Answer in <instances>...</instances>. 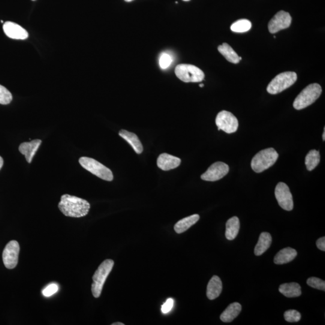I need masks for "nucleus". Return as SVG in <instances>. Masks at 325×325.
I'll return each mask as SVG.
<instances>
[{
  "instance_id": "1",
  "label": "nucleus",
  "mask_w": 325,
  "mask_h": 325,
  "mask_svg": "<svg viewBox=\"0 0 325 325\" xmlns=\"http://www.w3.org/2000/svg\"><path fill=\"white\" fill-rule=\"evenodd\" d=\"M58 207L66 216L81 218L88 214L90 205L83 199L66 194L62 196Z\"/></svg>"
},
{
  "instance_id": "2",
  "label": "nucleus",
  "mask_w": 325,
  "mask_h": 325,
  "mask_svg": "<svg viewBox=\"0 0 325 325\" xmlns=\"http://www.w3.org/2000/svg\"><path fill=\"white\" fill-rule=\"evenodd\" d=\"M279 156L278 152L272 147L258 152L251 161V168L255 173H261L275 164Z\"/></svg>"
},
{
  "instance_id": "3",
  "label": "nucleus",
  "mask_w": 325,
  "mask_h": 325,
  "mask_svg": "<svg viewBox=\"0 0 325 325\" xmlns=\"http://www.w3.org/2000/svg\"><path fill=\"white\" fill-rule=\"evenodd\" d=\"M321 92V87L318 84H309L303 89L295 99L293 102L294 108L299 110L308 107L317 100Z\"/></svg>"
},
{
  "instance_id": "4",
  "label": "nucleus",
  "mask_w": 325,
  "mask_h": 325,
  "mask_svg": "<svg viewBox=\"0 0 325 325\" xmlns=\"http://www.w3.org/2000/svg\"><path fill=\"white\" fill-rule=\"evenodd\" d=\"M114 261L112 260H105L99 265L92 277V292L93 297L98 298L101 296L102 288L106 279L112 270Z\"/></svg>"
},
{
  "instance_id": "5",
  "label": "nucleus",
  "mask_w": 325,
  "mask_h": 325,
  "mask_svg": "<svg viewBox=\"0 0 325 325\" xmlns=\"http://www.w3.org/2000/svg\"><path fill=\"white\" fill-rule=\"evenodd\" d=\"M297 78V74L294 72H282L277 75L270 81L267 87V91L272 95L281 93L293 85L296 82Z\"/></svg>"
},
{
  "instance_id": "6",
  "label": "nucleus",
  "mask_w": 325,
  "mask_h": 325,
  "mask_svg": "<svg viewBox=\"0 0 325 325\" xmlns=\"http://www.w3.org/2000/svg\"><path fill=\"white\" fill-rule=\"evenodd\" d=\"M79 162L81 167L86 170L96 177L100 178L101 179L108 182H111L113 180L112 172L110 169L105 167L96 159L83 156L79 159Z\"/></svg>"
},
{
  "instance_id": "7",
  "label": "nucleus",
  "mask_w": 325,
  "mask_h": 325,
  "mask_svg": "<svg viewBox=\"0 0 325 325\" xmlns=\"http://www.w3.org/2000/svg\"><path fill=\"white\" fill-rule=\"evenodd\" d=\"M176 76L185 83H198L204 80V72L194 65L180 64L175 69Z\"/></svg>"
},
{
  "instance_id": "8",
  "label": "nucleus",
  "mask_w": 325,
  "mask_h": 325,
  "mask_svg": "<svg viewBox=\"0 0 325 325\" xmlns=\"http://www.w3.org/2000/svg\"><path fill=\"white\" fill-rule=\"evenodd\" d=\"M216 124L219 131L222 130L228 134H231L237 131L239 122L233 113L223 110L217 115Z\"/></svg>"
},
{
  "instance_id": "9",
  "label": "nucleus",
  "mask_w": 325,
  "mask_h": 325,
  "mask_svg": "<svg viewBox=\"0 0 325 325\" xmlns=\"http://www.w3.org/2000/svg\"><path fill=\"white\" fill-rule=\"evenodd\" d=\"M20 245L17 241L12 240L6 245L3 253V260L7 269H14L18 262Z\"/></svg>"
},
{
  "instance_id": "10",
  "label": "nucleus",
  "mask_w": 325,
  "mask_h": 325,
  "mask_svg": "<svg viewBox=\"0 0 325 325\" xmlns=\"http://www.w3.org/2000/svg\"><path fill=\"white\" fill-rule=\"evenodd\" d=\"M275 197L279 206L286 211L293 209V197L290 189L286 184L280 182L277 185L275 191Z\"/></svg>"
},
{
  "instance_id": "11",
  "label": "nucleus",
  "mask_w": 325,
  "mask_h": 325,
  "mask_svg": "<svg viewBox=\"0 0 325 325\" xmlns=\"http://www.w3.org/2000/svg\"><path fill=\"white\" fill-rule=\"evenodd\" d=\"M230 170L228 165L225 162L218 161L211 165L206 173L202 175V180L207 182H216L224 178Z\"/></svg>"
},
{
  "instance_id": "12",
  "label": "nucleus",
  "mask_w": 325,
  "mask_h": 325,
  "mask_svg": "<svg viewBox=\"0 0 325 325\" xmlns=\"http://www.w3.org/2000/svg\"><path fill=\"white\" fill-rule=\"evenodd\" d=\"M291 23L290 15L285 11H279L274 16L268 24L270 33H276L282 30L288 28Z\"/></svg>"
},
{
  "instance_id": "13",
  "label": "nucleus",
  "mask_w": 325,
  "mask_h": 325,
  "mask_svg": "<svg viewBox=\"0 0 325 325\" xmlns=\"http://www.w3.org/2000/svg\"><path fill=\"white\" fill-rule=\"evenodd\" d=\"M3 30L8 37L18 40H24L29 37L28 32L16 23L8 21L3 25Z\"/></svg>"
},
{
  "instance_id": "14",
  "label": "nucleus",
  "mask_w": 325,
  "mask_h": 325,
  "mask_svg": "<svg viewBox=\"0 0 325 325\" xmlns=\"http://www.w3.org/2000/svg\"><path fill=\"white\" fill-rule=\"evenodd\" d=\"M181 159L177 156L162 153L159 155L156 164L162 171H170L179 167L181 164Z\"/></svg>"
},
{
  "instance_id": "15",
  "label": "nucleus",
  "mask_w": 325,
  "mask_h": 325,
  "mask_svg": "<svg viewBox=\"0 0 325 325\" xmlns=\"http://www.w3.org/2000/svg\"><path fill=\"white\" fill-rule=\"evenodd\" d=\"M41 143V140L35 139L30 141V142H24L20 144L19 146L20 152L25 155L26 160L29 164L32 161L33 156L37 152Z\"/></svg>"
},
{
  "instance_id": "16",
  "label": "nucleus",
  "mask_w": 325,
  "mask_h": 325,
  "mask_svg": "<svg viewBox=\"0 0 325 325\" xmlns=\"http://www.w3.org/2000/svg\"><path fill=\"white\" fill-rule=\"evenodd\" d=\"M222 282L219 277L213 276L210 280L207 288V296L210 300L216 299L221 294Z\"/></svg>"
},
{
  "instance_id": "17",
  "label": "nucleus",
  "mask_w": 325,
  "mask_h": 325,
  "mask_svg": "<svg viewBox=\"0 0 325 325\" xmlns=\"http://www.w3.org/2000/svg\"><path fill=\"white\" fill-rule=\"evenodd\" d=\"M119 135L130 144L134 151L138 154H140L143 152L142 144H141L139 138H138L136 134L133 133V132L125 130V129H121L119 132Z\"/></svg>"
},
{
  "instance_id": "18",
  "label": "nucleus",
  "mask_w": 325,
  "mask_h": 325,
  "mask_svg": "<svg viewBox=\"0 0 325 325\" xmlns=\"http://www.w3.org/2000/svg\"><path fill=\"white\" fill-rule=\"evenodd\" d=\"M297 255L296 250L288 247L279 251L274 258L276 264H284L293 261Z\"/></svg>"
},
{
  "instance_id": "19",
  "label": "nucleus",
  "mask_w": 325,
  "mask_h": 325,
  "mask_svg": "<svg viewBox=\"0 0 325 325\" xmlns=\"http://www.w3.org/2000/svg\"><path fill=\"white\" fill-rule=\"evenodd\" d=\"M241 311H242V305L239 303H231L222 313L220 318L225 323H230L239 315Z\"/></svg>"
},
{
  "instance_id": "20",
  "label": "nucleus",
  "mask_w": 325,
  "mask_h": 325,
  "mask_svg": "<svg viewBox=\"0 0 325 325\" xmlns=\"http://www.w3.org/2000/svg\"><path fill=\"white\" fill-rule=\"evenodd\" d=\"M272 236L269 233L263 232L259 237L258 243L254 249V254L257 256L263 254L270 248L272 243Z\"/></svg>"
},
{
  "instance_id": "21",
  "label": "nucleus",
  "mask_w": 325,
  "mask_h": 325,
  "mask_svg": "<svg viewBox=\"0 0 325 325\" xmlns=\"http://www.w3.org/2000/svg\"><path fill=\"white\" fill-rule=\"evenodd\" d=\"M279 291L285 297L289 298L299 297L302 294L300 286L296 282L281 284L279 286Z\"/></svg>"
},
{
  "instance_id": "22",
  "label": "nucleus",
  "mask_w": 325,
  "mask_h": 325,
  "mask_svg": "<svg viewBox=\"0 0 325 325\" xmlns=\"http://www.w3.org/2000/svg\"><path fill=\"white\" fill-rule=\"evenodd\" d=\"M200 217L197 214L193 215L186 218L180 220L174 226V230L178 234H182L188 230L192 226L195 225L199 220Z\"/></svg>"
},
{
  "instance_id": "23",
  "label": "nucleus",
  "mask_w": 325,
  "mask_h": 325,
  "mask_svg": "<svg viewBox=\"0 0 325 325\" xmlns=\"http://www.w3.org/2000/svg\"><path fill=\"white\" fill-rule=\"evenodd\" d=\"M239 219L236 216L230 218L226 224L225 237L228 240L236 239L240 230Z\"/></svg>"
},
{
  "instance_id": "24",
  "label": "nucleus",
  "mask_w": 325,
  "mask_h": 325,
  "mask_svg": "<svg viewBox=\"0 0 325 325\" xmlns=\"http://www.w3.org/2000/svg\"><path fill=\"white\" fill-rule=\"evenodd\" d=\"M218 51L226 59L234 64H237L240 62L239 56L236 53L233 48L230 45L227 43H224L222 45H219L218 47Z\"/></svg>"
},
{
  "instance_id": "25",
  "label": "nucleus",
  "mask_w": 325,
  "mask_h": 325,
  "mask_svg": "<svg viewBox=\"0 0 325 325\" xmlns=\"http://www.w3.org/2000/svg\"><path fill=\"white\" fill-rule=\"evenodd\" d=\"M320 153L317 150L312 149L307 153L305 157V165L307 170L311 171L317 167L320 162Z\"/></svg>"
},
{
  "instance_id": "26",
  "label": "nucleus",
  "mask_w": 325,
  "mask_h": 325,
  "mask_svg": "<svg viewBox=\"0 0 325 325\" xmlns=\"http://www.w3.org/2000/svg\"><path fill=\"white\" fill-rule=\"evenodd\" d=\"M252 24L251 21L242 19L236 21L231 26V30L233 32L245 33L248 32L251 29Z\"/></svg>"
},
{
  "instance_id": "27",
  "label": "nucleus",
  "mask_w": 325,
  "mask_h": 325,
  "mask_svg": "<svg viewBox=\"0 0 325 325\" xmlns=\"http://www.w3.org/2000/svg\"><path fill=\"white\" fill-rule=\"evenodd\" d=\"M12 93L5 87L0 84V104H8L12 101Z\"/></svg>"
},
{
  "instance_id": "28",
  "label": "nucleus",
  "mask_w": 325,
  "mask_h": 325,
  "mask_svg": "<svg viewBox=\"0 0 325 325\" xmlns=\"http://www.w3.org/2000/svg\"><path fill=\"white\" fill-rule=\"evenodd\" d=\"M306 283L310 287L325 291V282L320 278L311 277L307 279Z\"/></svg>"
},
{
  "instance_id": "29",
  "label": "nucleus",
  "mask_w": 325,
  "mask_h": 325,
  "mask_svg": "<svg viewBox=\"0 0 325 325\" xmlns=\"http://www.w3.org/2000/svg\"><path fill=\"white\" fill-rule=\"evenodd\" d=\"M285 320L290 323L297 322L300 320L301 315L299 312L294 309H290L285 311L284 314Z\"/></svg>"
},
{
  "instance_id": "30",
  "label": "nucleus",
  "mask_w": 325,
  "mask_h": 325,
  "mask_svg": "<svg viewBox=\"0 0 325 325\" xmlns=\"http://www.w3.org/2000/svg\"><path fill=\"white\" fill-rule=\"evenodd\" d=\"M172 62H173V59L167 53L162 54L159 60V66L162 69H166L170 67Z\"/></svg>"
},
{
  "instance_id": "31",
  "label": "nucleus",
  "mask_w": 325,
  "mask_h": 325,
  "mask_svg": "<svg viewBox=\"0 0 325 325\" xmlns=\"http://www.w3.org/2000/svg\"><path fill=\"white\" fill-rule=\"evenodd\" d=\"M58 290V285L56 284H51L48 285L47 287L42 291V294H43L45 296L50 297L52 296L54 294H55Z\"/></svg>"
},
{
  "instance_id": "32",
  "label": "nucleus",
  "mask_w": 325,
  "mask_h": 325,
  "mask_svg": "<svg viewBox=\"0 0 325 325\" xmlns=\"http://www.w3.org/2000/svg\"><path fill=\"white\" fill-rule=\"evenodd\" d=\"M174 300L172 298H169L164 305L161 306V311L164 314L170 312L173 308Z\"/></svg>"
},
{
  "instance_id": "33",
  "label": "nucleus",
  "mask_w": 325,
  "mask_h": 325,
  "mask_svg": "<svg viewBox=\"0 0 325 325\" xmlns=\"http://www.w3.org/2000/svg\"><path fill=\"white\" fill-rule=\"evenodd\" d=\"M316 246L321 251H325V237H321L316 242Z\"/></svg>"
},
{
  "instance_id": "34",
  "label": "nucleus",
  "mask_w": 325,
  "mask_h": 325,
  "mask_svg": "<svg viewBox=\"0 0 325 325\" xmlns=\"http://www.w3.org/2000/svg\"><path fill=\"white\" fill-rule=\"evenodd\" d=\"M3 159L2 157L1 156H0V170H1L2 168L3 167Z\"/></svg>"
},
{
  "instance_id": "35",
  "label": "nucleus",
  "mask_w": 325,
  "mask_h": 325,
  "mask_svg": "<svg viewBox=\"0 0 325 325\" xmlns=\"http://www.w3.org/2000/svg\"><path fill=\"white\" fill-rule=\"evenodd\" d=\"M123 323H120V322H116V323H113L111 325H124Z\"/></svg>"
},
{
  "instance_id": "36",
  "label": "nucleus",
  "mask_w": 325,
  "mask_h": 325,
  "mask_svg": "<svg viewBox=\"0 0 325 325\" xmlns=\"http://www.w3.org/2000/svg\"><path fill=\"white\" fill-rule=\"evenodd\" d=\"M322 137H323V140L324 141V140H325V128H324L323 133V135H322Z\"/></svg>"
},
{
  "instance_id": "37",
  "label": "nucleus",
  "mask_w": 325,
  "mask_h": 325,
  "mask_svg": "<svg viewBox=\"0 0 325 325\" xmlns=\"http://www.w3.org/2000/svg\"><path fill=\"white\" fill-rule=\"evenodd\" d=\"M126 2H131L132 1H133V0H125Z\"/></svg>"
},
{
  "instance_id": "38",
  "label": "nucleus",
  "mask_w": 325,
  "mask_h": 325,
  "mask_svg": "<svg viewBox=\"0 0 325 325\" xmlns=\"http://www.w3.org/2000/svg\"><path fill=\"white\" fill-rule=\"evenodd\" d=\"M204 86V84H200V87H203Z\"/></svg>"
},
{
  "instance_id": "39",
  "label": "nucleus",
  "mask_w": 325,
  "mask_h": 325,
  "mask_svg": "<svg viewBox=\"0 0 325 325\" xmlns=\"http://www.w3.org/2000/svg\"><path fill=\"white\" fill-rule=\"evenodd\" d=\"M242 57H239V60H240H240H242Z\"/></svg>"
},
{
  "instance_id": "40",
  "label": "nucleus",
  "mask_w": 325,
  "mask_h": 325,
  "mask_svg": "<svg viewBox=\"0 0 325 325\" xmlns=\"http://www.w3.org/2000/svg\"><path fill=\"white\" fill-rule=\"evenodd\" d=\"M183 1H185V2H189V1H190V0H183Z\"/></svg>"
}]
</instances>
